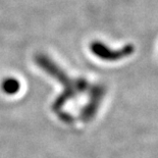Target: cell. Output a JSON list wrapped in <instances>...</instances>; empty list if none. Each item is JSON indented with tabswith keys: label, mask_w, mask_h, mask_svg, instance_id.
<instances>
[{
	"label": "cell",
	"mask_w": 158,
	"mask_h": 158,
	"mask_svg": "<svg viewBox=\"0 0 158 158\" xmlns=\"http://www.w3.org/2000/svg\"><path fill=\"white\" fill-rule=\"evenodd\" d=\"M36 60H37V63H38L43 69H45V72L50 73V75L53 77H55L59 82H61L63 85L65 86L64 91H63L61 95L55 100L54 104H53V110H55V112L59 113L60 108L62 107L64 102L68 99L72 98L76 92V89H78V88H76L75 83H73V81H70L68 77L65 76V73H63L61 69H59L57 68L48 57H46L44 55H38L36 57Z\"/></svg>",
	"instance_id": "1"
},
{
	"label": "cell",
	"mask_w": 158,
	"mask_h": 158,
	"mask_svg": "<svg viewBox=\"0 0 158 158\" xmlns=\"http://www.w3.org/2000/svg\"><path fill=\"white\" fill-rule=\"evenodd\" d=\"M1 88L4 93L8 94V95H13V94L18 93L19 91L21 85H19V81L15 80V78H7L3 80Z\"/></svg>",
	"instance_id": "2"
}]
</instances>
